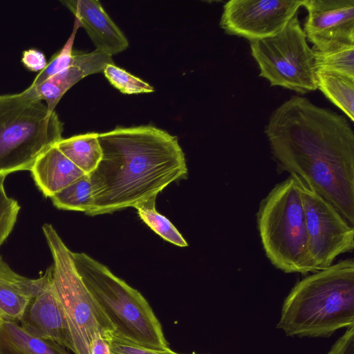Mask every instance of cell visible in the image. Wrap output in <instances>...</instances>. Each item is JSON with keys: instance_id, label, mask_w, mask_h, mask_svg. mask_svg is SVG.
<instances>
[{"instance_id": "cell-26", "label": "cell", "mask_w": 354, "mask_h": 354, "mask_svg": "<svg viewBox=\"0 0 354 354\" xmlns=\"http://www.w3.org/2000/svg\"><path fill=\"white\" fill-rule=\"evenodd\" d=\"M109 344L111 354H179L169 348L165 349L147 348L118 336L114 333L109 338Z\"/></svg>"}, {"instance_id": "cell-30", "label": "cell", "mask_w": 354, "mask_h": 354, "mask_svg": "<svg viewBox=\"0 0 354 354\" xmlns=\"http://www.w3.org/2000/svg\"><path fill=\"white\" fill-rule=\"evenodd\" d=\"M4 319L2 318V317L0 315V325L3 323Z\"/></svg>"}, {"instance_id": "cell-18", "label": "cell", "mask_w": 354, "mask_h": 354, "mask_svg": "<svg viewBox=\"0 0 354 354\" xmlns=\"http://www.w3.org/2000/svg\"><path fill=\"white\" fill-rule=\"evenodd\" d=\"M98 133L88 132L62 138L56 146L73 163L89 175L97 167L102 158Z\"/></svg>"}, {"instance_id": "cell-11", "label": "cell", "mask_w": 354, "mask_h": 354, "mask_svg": "<svg viewBox=\"0 0 354 354\" xmlns=\"http://www.w3.org/2000/svg\"><path fill=\"white\" fill-rule=\"evenodd\" d=\"M303 30L313 50L354 43V0H304Z\"/></svg>"}, {"instance_id": "cell-16", "label": "cell", "mask_w": 354, "mask_h": 354, "mask_svg": "<svg viewBox=\"0 0 354 354\" xmlns=\"http://www.w3.org/2000/svg\"><path fill=\"white\" fill-rule=\"evenodd\" d=\"M0 354H69L66 348L51 340L26 333L19 324L4 320L0 325Z\"/></svg>"}, {"instance_id": "cell-14", "label": "cell", "mask_w": 354, "mask_h": 354, "mask_svg": "<svg viewBox=\"0 0 354 354\" xmlns=\"http://www.w3.org/2000/svg\"><path fill=\"white\" fill-rule=\"evenodd\" d=\"M30 171L38 189L48 198L86 175L59 151L56 144L36 160Z\"/></svg>"}, {"instance_id": "cell-27", "label": "cell", "mask_w": 354, "mask_h": 354, "mask_svg": "<svg viewBox=\"0 0 354 354\" xmlns=\"http://www.w3.org/2000/svg\"><path fill=\"white\" fill-rule=\"evenodd\" d=\"M21 63L29 71L40 73L47 65L45 55L39 50L30 48L22 53Z\"/></svg>"}, {"instance_id": "cell-23", "label": "cell", "mask_w": 354, "mask_h": 354, "mask_svg": "<svg viewBox=\"0 0 354 354\" xmlns=\"http://www.w3.org/2000/svg\"><path fill=\"white\" fill-rule=\"evenodd\" d=\"M103 73L110 84L124 94L148 93L154 91L153 87L147 82L114 64L106 66Z\"/></svg>"}, {"instance_id": "cell-29", "label": "cell", "mask_w": 354, "mask_h": 354, "mask_svg": "<svg viewBox=\"0 0 354 354\" xmlns=\"http://www.w3.org/2000/svg\"><path fill=\"white\" fill-rule=\"evenodd\" d=\"M88 354H111L109 339L100 333L96 334L90 343Z\"/></svg>"}, {"instance_id": "cell-7", "label": "cell", "mask_w": 354, "mask_h": 354, "mask_svg": "<svg viewBox=\"0 0 354 354\" xmlns=\"http://www.w3.org/2000/svg\"><path fill=\"white\" fill-rule=\"evenodd\" d=\"M42 230L52 254V280L68 322L75 354H88L90 343L97 333L109 339L115 328L95 300L74 263L72 252L53 226Z\"/></svg>"}, {"instance_id": "cell-19", "label": "cell", "mask_w": 354, "mask_h": 354, "mask_svg": "<svg viewBox=\"0 0 354 354\" xmlns=\"http://www.w3.org/2000/svg\"><path fill=\"white\" fill-rule=\"evenodd\" d=\"M317 89L354 122V77L317 71Z\"/></svg>"}, {"instance_id": "cell-12", "label": "cell", "mask_w": 354, "mask_h": 354, "mask_svg": "<svg viewBox=\"0 0 354 354\" xmlns=\"http://www.w3.org/2000/svg\"><path fill=\"white\" fill-rule=\"evenodd\" d=\"M52 271V266L46 270L45 281L26 307L19 326L34 337L55 342L74 353L68 322L53 283Z\"/></svg>"}, {"instance_id": "cell-25", "label": "cell", "mask_w": 354, "mask_h": 354, "mask_svg": "<svg viewBox=\"0 0 354 354\" xmlns=\"http://www.w3.org/2000/svg\"><path fill=\"white\" fill-rule=\"evenodd\" d=\"M5 178L0 176V247L12 231L21 207L17 201L7 196Z\"/></svg>"}, {"instance_id": "cell-10", "label": "cell", "mask_w": 354, "mask_h": 354, "mask_svg": "<svg viewBox=\"0 0 354 354\" xmlns=\"http://www.w3.org/2000/svg\"><path fill=\"white\" fill-rule=\"evenodd\" d=\"M304 0H230L223 6L220 26L250 41L272 37L296 15Z\"/></svg>"}, {"instance_id": "cell-3", "label": "cell", "mask_w": 354, "mask_h": 354, "mask_svg": "<svg viewBox=\"0 0 354 354\" xmlns=\"http://www.w3.org/2000/svg\"><path fill=\"white\" fill-rule=\"evenodd\" d=\"M354 326V261L346 259L298 281L276 327L287 336L328 337Z\"/></svg>"}, {"instance_id": "cell-21", "label": "cell", "mask_w": 354, "mask_h": 354, "mask_svg": "<svg viewBox=\"0 0 354 354\" xmlns=\"http://www.w3.org/2000/svg\"><path fill=\"white\" fill-rule=\"evenodd\" d=\"M50 198L57 209L80 211L86 214L92 207L93 201L89 176H83Z\"/></svg>"}, {"instance_id": "cell-2", "label": "cell", "mask_w": 354, "mask_h": 354, "mask_svg": "<svg viewBox=\"0 0 354 354\" xmlns=\"http://www.w3.org/2000/svg\"><path fill=\"white\" fill-rule=\"evenodd\" d=\"M102 158L90 178L93 205L86 213H112L152 198L188 169L178 138L152 125L118 127L98 133Z\"/></svg>"}, {"instance_id": "cell-15", "label": "cell", "mask_w": 354, "mask_h": 354, "mask_svg": "<svg viewBox=\"0 0 354 354\" xmlns=\"http://www.w3.org/2000/svg\"><path fill=\"white\" fill-rule=\"evenodd\" d=\"M44 281V274L35 279L19 275L0 255V315L2 318L19 324L26 307Z\"/></svg>"}, {"instance_id": "cell-8", "label": "cell", "mask_w": 354, "mask_h": 354, "mask_svg": "<svg viewBox=\"0 0 354 354\" xmlns=\"http://www.w3.org/2000/svg\"><path fill=\"white\" fill-rule=\"evenodd\" d=\"M259 76L272 86L304 94L317 89L314 52L296 14L277 34L250 41Z\"/></svg>"}, {"instance_id": "cell-9", "label": "cell", "mask_w": 354, "mask_h": 354, "mask_svg": "<svg viewBox=\"0 0 354 354\" xmlns=\"http://www.w3.org/2000/svg\"><path fill=\"white\" fill-rule=\"evenodd\" d=\"M302 192L308 250L318 271L353 250L354 229L332 204L303 182Z\"/></svg>"}, {"instance_id": "cell-1", "label": "cell", "mask_w": 354, "mask_h": 354, "mask_svg": "<svg viewBox=\"0 0 354 354\" xmlns=\"http://www.w3.org/2000/svg\"><path fill=\"white\" fill-rule=\"evenodd\" d=\"M279 165L295 174L354 225V132L343 115L293 95L266 126Z\"/></svg>"}, {"instance_id": "cell-5", "label": "cell", "mask_w": 354, "mask_h": 354, "mask_svg": "<svg viewBox=\"0 0 354 354\" xmlns=\"http://www.w3.org/2000/svg\"><path fill=\"white\" fill-rule=\"evenodd\" d=\"M72 255L85 286L114 326V333L147 348H169L160 323L137 290L84 252Z\"/></svg>"}, {"instance_id": "cell-13", "label": "cell", "mask_w": 354, "mask_h": 354, "mask_svg": "<svg viewBox=\"0 0 354 354\" xmlns=\"http://www.w3.org/2000/svg\"><path fill=\"white\" fill-rule=\"evenodd\" d=\"M83 27L96 49L110 56L125 50L129 41L97 0L61 1Z\"/></svg>"}, {"instance_id": "cell-20", "label": "cell", "mask_w": 354, "mask_h": 354, "mask_svg": "<svg viewBox=\"0 0 354 354\" xmlns=\"http://www.w3.org/2000/svg\"><path fill=\"white\" fill-rule=\"evenodd\" d=\"M313 52L317 71L354 77V43H342Z\"/></svg>"}, {"instance_id": "cell-28", "label": "cell", "mask_w": 354, "mask_h": 354, "mask_svg": "<svg viewBox=\"0 0 354 354\" xmlns=\"http://www.w3.org/2000/svg\"><path fill=\"white\" fill-rule=\"evenodd\" d=\"M328 354H354V326L346 328Z\"/></svg>"}, {"instance_id": "cell-4", "label": "cell", "mask_w": 354, "mask_h": 354, "mask_svg": "<svg viewBox=\"0 0 354 354\" xmlns=\"http://www.w3.org/2000/svg\"><path fill=\"white\" fill-rule=\"evenodd\" d=\"M257 227L265 253L286 273L317 272L308 250L302 182L295 174L276 185L261 201Z\"/></svg>"}, {"instance_id": "cell-22", "label": "cell", "mask_w": 354, "mask_h": 354, "mask_svg": "<svg viewBox=\"0 0 354 354\" xmlns=\"http://www.w3.org/2000/svg\"><path fill=\"white\" fill-rule=\"evenodd\" d=\"M156 198L136 205L140 218L157 234L165 241L179 247H187L188 243L172 223L156 209Z\"/></svg>"}, {"instance_id": "cell-31", "label": "cell", "mask_w": 354, "mask_h": 354, "mask_svg": "<svg viewBox=\"0 0 354 354\" xmlns=\"http://www.w3.org/2000/svg\"><path fill=\"white\" fill-rule=\"evenodd\" d=\"M192 354H196L195 353H192Z\"/></svg>"}, {"instance_id": "cell-6", "label": "cell", "mask_w": 354, "mask_h": 354, "mask_svg": "<svg viewBox=\"0 0 354 354\" xmlns=\"http://www.w3.org/2000/svg\"><path fill=\"white\" fill-rule=\"evenodd\" d=\"M64 124L44 101L24 91L0 95V176L30 171L36 160L57 143Z\"/></svg>"}, {"instance_id": "cell-24", "label": "cell", "mask_w": 354, "mask_h": 354, "mask_svg": "<svg viewBox=\"0 0 354 354\" xmlns=\"http://www.w3.org/2000/svg\"><path fill=\"white\" fill-rule=\"evenodd\" d=\"M80 27L78 21L75 19L73 31L67 41L61 50L53 55L47 63L46 68L39 73L32 81L30 86H35L53 76L61 73L73 61V46L77 29Z\"/></svg>"}, {"instance_id": "cell-17", "label": "cell", "mask_w": 354, "mask_h": 354, "mask_svg": "<svg viewBox=\"0 0 354 354\" xmlns=\"http://www.w3.org/2000/svg\"><path fill=\"white\" fill-rule=\"evenodd\" d=\"M114 64L111 56L97 50L91 53L73 50L72 64L61 73L48 79L65 94L84 77L103 72L108 64Z\"/></svg>"}]
</instances>
